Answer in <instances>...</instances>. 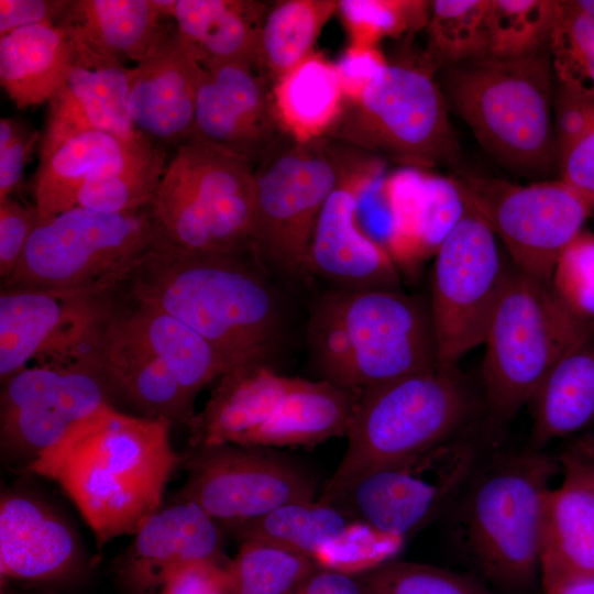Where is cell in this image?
I'll list each match as a JSON object with an SVG mask.
<instances>
[{"label": "cell", "instance_id": "6da1fadb", "mask_svg": "<svg viewBox=\"0 0 594 594\" xmlns=\"http://www.w3.org/2000/svg\"><path fill=\"white\" fill-rule=\"evenodd\" d=\"M271 276L251 249L193 253L160 239L120 287L200 334L227 371L251 364L275 370L287 345V320Z\"/></svg>", "mask_w": 594, "mask_h": 594}, {"label": "cell", "instance_id": "7a4b0ae2", "mask_svg": "<svg viewBox=\"0 0 594 594\" xmlns=\"http://www.w3.org/2000/svg\"><path fill=\"white\" fill-rule=\"evenodd\" d=\"M172 425L110 405L76 425L26 472L55 482L95 535L99 548L133 536L163 505L183 464Z\"/></svg>", "mask_w": 594, "mask_h": 594}, {"label": "cell", "instance_id": "3957f363", "mask_svg": "<svg viewBox=\"0 0 594 594\" xmlns=\"http://www.w3.org/2000/svg\"><path fill=\"white\" fill-rule=\"evenodd\" d=\"M549 50L515 59L491 56L442 69L448 107L499 164L546 177L558 166Z\"/></svg>", "mask_w": 594, "mask_h": 594}, {"label": "cell", "instance_id": "277c9868", "mask_svg": "<svg viewBox=\"0 0 594 594\" xmlns=\"http://www.w3.org/2000/svg\"><path fill=\"white\" fill-rule=\"evenodd\" d=\"M552 458L538 450L502 454L474 470L452 519L464 556L493 584L519 591L540 573L543 512Z\"/></svg>", "mask_w": 594, "mask_h": 594}, {"label": "cell", "instance_id": "5b68a950", "mask_svg": "<svg viewBox=\"0 0 594 594\" xmlns=\"http://www.w3.org/2000/svg\"><path fill=\"white\" fill-rule=\"evenodd\" d=\"M254 165L211 143L189 139L174 150L150 202L160 239L186 252L251 249Z\"/></svg>", "mask_w": 594, "mask_h": 594}, {"label": "cell", "instance_id": "8992f818", "mask_svg": "<svg viewBox=\"0 0 594 594\" xmlns=\"http://www.w3.org/2000/svg\"><path fill=\"white\" fill-rule=\"evenodd\" d=\"M471 408L457 367H441L366 386L346 432L348 446L324 487L419 454L447 440Z\"/></svg>", "mask_w": 594, "mask_h": 594}, {"label": "cell", "instance_id": "52a82bcc", "mask_svg": "<svg viewBox=\"0 0 594 594\" xmlns=\"http://www.w3.org/2000/svg\"><path fill=\"white\" fill-rule=\"evenodd\" d=\"M592 336L594 329L574 318L550 285L512 268L483 342L482 378L491 420H510L556 363Z\"/></svg>", "mask_w": 594, "mask_h": 594}, {"label": "cell", "instance_id": "ba28073f", "mask_svg": "<svg viewBox=\"0 0 594 594\" xmlns=\"http://www.w3.org/2000/svg\"><path fill=\"white\" fill-rule=\"evenodd\" d=\"M158 240L150 206L118 213L75 206L38 222L1 287L118 286Z\"/></svg>", "mask_w": 594, "mask_h": 594}, {"label": "cell", "instance_id": "9c48e42d", "mask_svg": "<svg viewBox=\"0 0 594 594\" xmlns=\"http://www.w3.org/2000/svg\"><path fill=\"white\" fill-rule=\"evenodd\" d=\"M448 103L425 66L388 63L343 110L327 139L403 167L455 164L460 147Z\"/></svg>", "mask_w": 594, "mask_h": 594}, {"label": "cell", "instance_id": "30bf717a", "mask_svg": "<svg viewBox=\"0 0 594 594\" xmlns=\"http://www.w3.org/2000/svg\"><path fill=\"white\" fill-rule=\"evenodd\" d=\"M337 179L327 138L300 143L286 135L257 164L250 246L272 276L286 282L309 277V244Z\"/></svg>", "mask_w": 594, "mask_h": 594}, {"label": "cell", "instance_id": "8fae6325", "mask_svg": "<svg viewBox=\"0 0 594 594\" xmlns=\"http://www.w3.org/2000/svg\"><path fill=\"white\" fill-rule=\"evenodd\" d=\"M477 461L476 448L447 440L419 454L324 487L320 501L348 519L405 539L436 518L465 486Z\"/></svg>", "mask_w": 594, "mask_h": 594}, {"label": "cell", "instance_id": "7c38bea8", "mask_svg": "<svg viewBox=\"0 0 594 594\" xmlns=\"http://www.w3.org/2000/svg\"><path fill=\"white\" fill-rule=\"evenodd\" d=\"M522 274L550 285L554 264L594 208L562 180L528 185L471 174L451 177Z\"/></svg>", "mask_w": 594, "mask_h": 594}, {"label": "cell", "instance_id": "4fadbf2b", "mask_svg": "<svg viewBox=\"0 0 594 594\" xmlns=\"http://www.w3.org/2000/svg\"><path fill=\"white\" fill-rule=\"evenodd\" d=\"M465 202V201H464ZM510 270L496 235L468 204L435 255L430 310L441 367L482 344Z\"/></svg>", "mask_w": 594, "mask_h": 594}, {"label": "cell", "instance_id": "5bb4252c", "mask_svg": "<svg viewBox=\"0 0 594 594\" xmlns=\"http://www.w3.org/2000/svg\"><path fill=\"white\" fill-rule=\"evenodd\" d=\"M182 466L186 480L175 498L198 505L223 528L288 503L311 501L317 490L304 466L267 447H190Z\"/></svg>", "mask_w": 594, "mask_h": 594}, {"label": "cell", "instance_id": "9a60e30c", "mask_svg": "<svg viewBox=\"0 0 594 594\" xmlns=\"http://www.w3.org/2000/svg\"><path fill=\"white\" fill-rule=\"evenodd\" d=\"M110 405L89 359L28 366L1 383V455L28 471L76 425Z\"/></svg>", "mask_w": 594, "mask_h": 594}, {"label": "cell", "instance_id": "2e32d148", "mask_svg": "<svg viewBox=\"0 0 594 594\" xmlns=\"http://www.w3.org/2000/svg\"><path fill=\"white\" fill-rule=\"evenodd\" d=\"M330 141L338 179L317 220L307 255V272L342 292L402 290L398 266L360 220L364 193L386 173V162Z\"/></svg>", "mask_w": 594, "mask_h": 594}, {"label": "cell", "instance_id": "e0dca14e", "mask_svg": "<svg viewBox=\"0 0 594 594\" xmlns=\"http://www.w3.org/2000/svg\"><path fill=\"white\" fill-rule=\"evenodd\" d=\"M118 286L77 290L1 287L0 381L28 367L89 355L113 307Z\"/></svg>", "mask_w": 594, "mask_h": 594}, {"label": "cell", "instance_id": "ac0fdd59", "mask_svg": "<svg viewBox=\"0 0 594 594\" xmlns=\"http://www.w3.org/2000/svg\"><path fill=\"white\" fill-rule=\"evenodd\" d=\"M336 292L360 389L439 366L430 305L403 290Z\"/></svg>", "mask_w": 594, "mask_h": 594}, {"label": "cell", "instance_id": "d6986e66", "mask_svg": "<svg viewBox=\"0 0 594 594\" xmlns=\"http://www.w3.org/2000/svg\"><path fill=\"white\" fill-rule=\"evenodd\" d=\"M202 65L190 139L261 163L286 136L276 116L272 81L245 61Z\"/></svg>", "mask_w": 594, "mask_h": 594}, {"label": "cell", "instance_id": "ffe728a7", "mask_svg": "<svg viewBox=\"0 0 594 594\" xmlns=\"http://www.w3.org/2000/svg\"><path fill=\"white\" fill-rule=\"evenodd\" d=\"M90 563L66 518L38 494L10 488L0 498L1 584L59 588L86 579Z\"/></svg>", "mask_w": 594, "mask_h": 594}, {"label": "cell", "instance_id": "44dd1931", "mask_svg": "<svg viewBox=\"0 0 594 594\" xmlns=\"http://www.w3.org/2000/svg\"><path fill=\"white\" fill-rule=\"evenodd\" d=\"M197 561H230L221 528L198 505L174 497L133 535L116 563V581L124 594H158L175 569Z\"/></svg>", "mask_w": 594, "mask_h": 594}, {"label": "cell", "instance_id": "7402d4cb", "mask_svg": "<svg viewBox=\"0 0 594 594\" xmlns=\"http://www.w3.org/2000/svg\"><path fill=\"white\" fill-rule=\"evenodd\" d=\"M201 70L174 23L168 35L134 66L128 109L142 138L166 150L190 139Z\"/></svg>", "mask_w": 594, "mask_h": 594}, {"label": "cell", "instance_id": "603a6c76", "mask_svg": "<svg viewBox=\"0 0 594 594\" xmlns=\"http://www.w3.org/2000/svg\"><path fill=\"white\" fill-rule=\"evenodd\" d=\"M380 185L391 213L385 250L395 264L411 267L435 256L465 210L454 180L402 167L386 172Z\"/></svg>", "mask_w": 594, "mask_h": 594}, {"label": "cell", "instance_id": "cb8c5ba5", "mask_svg": "<svg viewBox=\"0 0 594 594\" xmlns=\"http://www.w3.org/2000/svg\"><path fill=\"white\" fill-rule=\"evenodd\" d=\"M156 0H69L56 25L89 67L142 62L170 32Z\"/></svg>", "mask_w": 594, "mask_h": 594}, {"label": "cell", "instance_id": "d4e9b609", "mask_svg": "<svg viewBox=\"0 0 594 594\" xmlns=\"http://www.w3.org/2000/svg\"><path fill=\"white\" fill-rule=\"evenodd\" d=\"M133 75L134 66L89 67L75 62L66 81L48 101L45 129L38 143L40 160L68 138L89 130L130 142L143 140L128 109Z\"/></svg>", "mask_w": 594, "mask_h": 594}, {"label": "cell", "instance_id": "484cf974", "mask_svg": "<svg viewBox=\"0 0 594 594\" xmlns=\"http://www.w3.org/2000/svg\"><path fill=\"white\" fill-rule=\"evenodd\" d=\"M109 317L88 359L113 404L120 400L139 416L187 427L196 415L195 398L163 363L116 329Z\"/></svg>", "mask_w": 594, "mask_h": 594}, {"label": "cell", "instance_id": "4316f807", "mask_svg": "<svg viewBox=\"0 0 594 594\" xmlns=\"http://www.w3.org/2000/svg\"><path fill=\"white\" fill-rule=\"evenodd\" d=\"M218 380L205 407L187 426L191 448L242 446L302 382L257 364L231 369Z\"/></svg>", "mask_w": 594, "mask_h": 594}, {"label": "cell", "instance_id": "83f0119b", "mask_svg": "<svg viewBox=\"0 0 594 594\" xmlns=\"http://www.w3.org/2000/svg\"><path fill=\"white\" fill-rule=\"evenodd\" d=\"M154 146L97 130L68 138L40 160L33 182L38 222L75 207L86 184L125 168Z\"/></svg>", "mask_w": 594, "mask_h": 594}, {"label": "cell", "instance_id": "f1b7e54d", "mask_svg": "<svg viewBox=\"0 0 594 594\" xmlns=\"http://www.w3.org/2000/svg\"><path fill=\"white\" fill-rule=\"evenodd\" d=\"M562 484L548 492L542 525L543 590L594 579V487L564 462Z\"/></svg>", "mask_w": 594, "mask_h": 594}, {"label": "cell", "instance_id": "f546056e", "mask_svg": "<svg viewBox=\"0 0 594 594\" xmlns=\"http://www.w3.org/2000/svg\"><path fill=\"white\" fill-rule=\"evenodd\" d=\"M109 319L116 329L163 363L194 398L227 371L200 334L168 314L133 299L120 287Z\"/></svg>", "mask_w": 594, "mask_h": 594}, {"label": "cell", "instance_id": "4dcf8cb0", "mask_svg": "<svg viewBox=\"0 0 594 594\" xmlns=\"http://www.w3.org/2000/svg\"><path fill=\"white\" fill-rule=\"evenodd\" d=\"M268 2L164 0V11L194 53L209 62L245 61L257 67L258 37Z\"/></svg>", "mask_w": 594, "mask_h": 594}, {"label": "cell", "instance_id": "1f68e13d", "mask_svg": "<svg viewBox=\"0 0 594 594\" xmlns=\"http://www.w3.org/2000/svg\"><path fill=\"white\" fill-rule=\"evenodd\" d=\"M74 63L75 51L56 24L30 25L0 37V82L20 109L48 103Z\"/></svg>", "mask_w": 594, "mask_h": 594}, {"label": "cell", "instance_id": "d6a6232c", "mask_svg": "<svg viewBox=\"0 0 594 594\" xmlns=\"http://www.w3.org/2000/svg\"><path fill=\"white\" fill-rule=\"evenodd\" d=\"M360 392L302 380L242 446H310L346 436Z\"/></svg>", "mask_w": 594, "mask_h": 594}, {"label": "cell", "instance_id": "836d02e7", "mask_svg": "<svg viewBox=\"0 0 594 594\" xmlns=\"http://www.w3.org/2000/svg\"><path fill=\"white\" fill-rule=\"evenodd\" d=\"M529 404L534 450L594 421V336L556 363Z\"/></svg>", "mask_w": 594, "mask_h": 594}, {"label": "cell", "instance_id": "e575fe53", "mask_svg": "<svg viewBox=\"0 0 594 594\" xmlns=\"http://www.w3.org/2000/svg\"><path fill=\"white\" fill-rule=\"evenodd\" d=\"M284 133L300 143L326 138L344 106L336 63L314 51L273 85Z\"/></svg>", "mask_w": 594, "mask_h": 594}, {"label": "cell", "instance_id": "d590c367", "mask_svg": "<svg viewBox=\"0 0 594 594\" xmlns=\"http://www.w3.org/2000/svg\"><path fill=\"white\" fill-rule=\"evenodd\" d=\"M337 11L338 0L271 3L260 31L257 68L274 85L315 51L318 36Z\"/></svg>", "mask_w": 594, "mask_h": 594}, {"label": "cell", "instance_id": "8d00e7d4", "mask_svg": "<svg viewBox=\"0 0 594 594\" xmlns=\"http://www.w3.org/2000/svg\"><path fill=\"white\" fill-rule=\"evenodd\" d=\"M350 522L332 505L311 499L288 503L224 528L241 542L262 541L314 559L320 549L341 537Z\"/></svg>", "mask_w": 594, "mask_h": 594}, {"label": "cell", "instance_id": "74e56055", "mask_svg": "<svg viewBox=\"0 0 594 594\" xmlns=\"http://www.w3.org/2000/svg\"><path fill=\"white\" fill-rule=\"evenodd\" d=\"M491 0H435L421 65L431 73L488 56Z\"/></svg>", "mask_w": 594, "mask_h": 594}, {"label": "cell", "instance_id": "f35d334b", "mask_svg": "<svg viewBox=\"0 0 594 594\" xmlns=\"http://www.w3.org/2000/svg\"><path fill=\"white\" fill-rule=\"evenodd\" d=\"M557 0H491L488 56L522 58L548 50Z\"/></svg>", "mask_w": 594, "mask_h": 594}, {"label": "cell", "instance_id": "ab89813d", "mask_svg": "<svg viewBox=\"0 0 594 594\" xmlns=\"http://www.w3.org/2000/svg\"><path fill=\"white\" fill-rule=\"evenodd\" d=\"M306 344L320 381L360 391L354 346L334 289L324 292L310 305Z\"/></svg>", "mask_w": 594, "mask_h": 594}, {"label": "cell", "instance_id": "60d3db41", "mask_svg": "<svg viewBox=\"0 0 594 594\" xmlns=\"http://www.w3.org/2000/svg\"><path fill=\"white\" fill-rule=\"evenodd\" d=\"M318 568L310 557L262 541H244L227 566L230 594H286Z\"/></svg>", "mask_w": 594, "mask_h": 594}, {"label": "cell", "instance_id": "b9f144b4", "mask_svg": "<svg viewBox=\"0 0 594 594\" xmlns=\"http://www.w3.org/2000/svg\"><path fill=\"white\" fill-rule=\"evenodd\" d=\"M548 50L557 86L594 101V20L559 1Z\"/></svg>", "mask_w": 594, "mask_h": 594}, {"label": "cell", "instance_id": "7bdbcfd3", "mask_svg": "<svg viewBox=\"0 0 594 594\" xmlns=\"http://www.w3.org/2000/svg\"><path fill=\"white\" fill-rule=\"evenodd\" d=\"M167 150L154 146L125 168L86 184L76 206L118 213L138 210L150 202L165 173Z\"/></svg>", "mask_w": 594, "mask_h": 594}, {"label": "cell", "instance_id": "ee69618b", "mask_svg": "<svg viewBox=\"0 0 594 594\" xmlns=\"http://www.w3.org/2000/svg\"><path fill=\"white\" fill-rule=\"evenodd\" d=\"M431 1L338 0V11L349 45L378 47L386 37L427 28Z\"/></svg>", "mask_w": 594, "mask_h": 594}, {"label": "cell", "instance_id": "f6af8a7d", "mask_svg": "<svg viewBox=\"0 0 594 594\" xmlns=\"http://www.w3.org/2000/svg\"><path fill=\"white\" fill-rule=\"evenodd\" d=\"M358 578L366 594H493L470 575L394 559Z\"/></svg>", "mask_w": 594, "mask_h": 594}, {"label": "cell", "instance_id": "bcb514c9", "mask_svg": "<svg viewBox=\"0 0 594 594\" xmlns=\"http://www.w3.org/2000/svg\"><path fill=\"white\" fill-rule=\"evenodd\" d=\"M550 287L561 305L594 329V233L583 228L559 255Z\"/></svg>", "mask_w": 594, "mask_h": 594}, {"label": "cell", "instance_id": "7dc6e473", "mask_svg": "<svg viewBox=\"0 0 594 594\" xmlns=\"http://www.w3.org/2000/svg\"><path fill=\"white\" fill-rule=\"evenodd\" d=\"M404 539L351 520L345 532L314 557L319 568L358 576L393 559Z\"/></svg>", "mask_w": 594, "mask_h": 594}, {"label": "cell", "instance_id": "c3c4849f", "mask_svg": "<svg viewBox=\"0 0 594 594\" xmlns=\"http://www.w3.org/2000/svg\"><path fill=\"white\" fill-rule=\"evenodd\" d=\"M38 224L35 205L9 197L0 201V277L4 283L16 268Z\"/></svg>", "mask_w": 594, "mask_h": 594}, {"label": "cell", "instance_id": "681fc988", "mask_svg": "<svg viewBox=\"0 0 594 594\" xmlns=\"http://www.w3.org/2000/svg\"><path fill=\"white\" fill-rule=\"evenodd\" d=\"M594 128V101L558 86L553 92V130L559 158Z\"/></svg>", "mask_w": 594, "mask_h": 594}, {"label": "cell", "instance_id": "f907efd6", "mask_svg": "<svg viewBox=\"0 0 594 594\" xmlns=\"http://www.w3.org/2000/svg\"><path fill=\"white\" fill-rule=\"evenodd\" d=\"M228 563L197 561L184 564L165 579L158 594H230Z\"/></svg>", "mask_w": 594, "mask_h": 594}, {"label": "cell", "instance_id": "816d5d0a", "mask_svg": "<svg viewBox=\"0 0 594 594\" xmlns=\"http://www.w3.org/2000/svg\"><path fill=\"white\" fill-rule=\"evenodd\" d=\"M387 64L378 47L348 45L336 63L344 101L356 100Z\"/></svg>", "mask_w": 594, "mask_h": 594}, {"label": "cell", "instance_id": "f5cc1de1", "mask_svg": "<svg viewBox=\"0 0 594 594\" xmlns=\"http://www.w3.org/2000/svg\"><path fill=\"white\" fill-rule=\"evenodd\" d=\"M560 180L594 208V128L558 161Z\"/></svg>", "mask_w": 594, "mask_h": 594}, {"label": "cell", "instance_id": "db71d44e", "mask_svg": "<svg viewBox=\"0 0 594 594\" xmlns=\"http://www.w3.org/2000/svg\"><path fill=\"white\" fill-rule=\"evenodd\" d=\"M69 0H0V37L21 28L56 24Z\"/></svg>", "mask_w": 594, "mask_h": 594}, {"label": "cell", "instance_id": "11a10c76", "mask_svg": "<svg viewBox=\"0 0 594 594\" xmlns=\"http://www.w3.org/2000/svg\"><path fill=\"white\" fill-rule=\"evenodd\" d=\"M41 134L36 130H24L4 148L0 151V201L19 191L25 165Z\"/></svg>", "mask_w": 594, "mask_h": 594}, {"label": "cell", "instance_id": "9f6ffc18", "mask_svg": "<svg viewBox=\"0 0 594 594\" xmlns=\"http://www.w3.org/2000/svg\"><path fill=\"white\" fill-rule=\"evenodd\" d=\"M286 594H366L358 576L318 568Z\"/></svg>", "mask_w": 594, "mask_h": 594}, {"label": "cell", "instance_id": "6f0895ef", "mask_svg": "<svg viewBox=\"0 0 594 594\" xmlns=\"http://www.w3.org/2000/svg\"><path fill=\"white\" fill-rule=\"evenodd\" d=\"M544 594H594V579L580 580L543 590Z\"/></svg>", "mask_w": 594, "mask_h": 594}, {"label": "cell", "instance_id": "680465c9", "mask_svg": "<svg viewBox=\"0 0 594 594\" xmlns=\"http://www.w3.org/2000/svg\"><path fill=\"white\" fill-rule=\"evenodd\" d=\"M25 125L14 118L0 120V151L4 150L23 130Z\"/></svg>", "mask_w": 594, "mask_h": 594}, {"label": "cell", "instance_id": "91938a15", "mask_svg": "<svg viewBox=\"0 0 594 594\" xmlns=\"http://www.w3.org/2000/svg\"><path fill=\"white\" fill-rule=\"evenodd\" d=\"M565 462L574 466L594 487V462L569 457Z\"/></svg>", "mask_w": 594, "mask_h": 594}, {"label": "cell", "instance_id": "94428289", "mask_svg": "<svg viewBox=\"0 0 594 594\" xmlns=\"http://www.w3.org/2000/svg\"><path fill=\"white\" fill-rule=\"evenodd\" d=\"M572 6L594 20V0H571Z\"/></svg>", "mask_w": 594, "mask_h": 594}, {"label": "cell", "instance_id": "6125c7cd", "mask_svg": "<svg viewBox=\"0 0 594 594\" xmlns=\"http://www.w3.org/2000/svg\"><path fill=\"white\" fill-rule=\"evenodd\" d=\"M1 594H19V593H14L13 591H11L8 587V584H1ZM29 594H57V593H55L54 591L45 590V591H40V592H34V593H29Z\"/></svg>", "mask_w": 594, "mask_h": 594}]
</instances>
